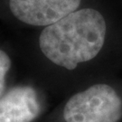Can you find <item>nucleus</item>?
<instances>
[{
    "mask_svg": "<svg viewBox=\"0 0 122 122\" xmlns=\"http://www.w3.org/2000/svg\"><path fill=\"white\" fill-rule=\"evenodd\" d=\"M106 32V22L100 12L80 9L46 26L40 35V49L54 64L74 70L79 63L98 55Z\"/></svg>",
    "mask_w": 122,
    "mask_h": 122,
    "instance_id": "f257e3e1",
    "label": "nucleus"
},
{
    "mask_svg": "<svg viewBox=\"0 0 122 122\" xmlns=\"http://www.w3.org/2000/svg\"><path fill=\"white\" fill-rule=\"evenodd\" d=\"M121 117V99L107 84H96L73 95L63 109L66 122H118Z\"/></svg>",
    "mask_w": 122,
    "mask_h": 122,
    "instance_id": "f03ea898",
    "label": "nucleus"
},
{
    "mask_svg": "<svg viewBox=\"0 0 122 122\" xmlns=\"http://www.w3.org/2000/svg\"><path fill=\"white\" fill-rule=\"evenodd\" d=\"M11 67V60L7 53L0 50V97L2 96L5 85V76Z\"/></svg>",
    "mask_w": 122,
    "mask_h": 122,
    "instance_id": "39448f33",
    "label": "nucleus"
},
{
    "mask_svg": "<svg viewBox=\"0 0 122 122\" xmlns=\"http://www.w3.org/2000/svg\"><path fill=\"white\" fill-rule=\"evenodd\" d=\"M81 0H9L10 10L21 22L35 26H48L74 11Z\"/></svg>",
    "mask_w": 122,
    "mask_h": 122,
    "instance_id": "7ed1b4c3",
    "label": "nucleus"
},
{
    "mask_svg": "<svg viewBox=\"0 0 122 122\" xmlns=\"http://www.w3.org/2000/svg\"><path fill=\"white\" fill-rule=\"evenodd\" d=\"M38 95L30 86H17L0 97V122H32L40 113Z\"/></svg>",
    "mask_w": 122,
    "mask_h": 122,
    "instance_id": "20e7f679",
    "label": "nucleus"
}]
</instances>
